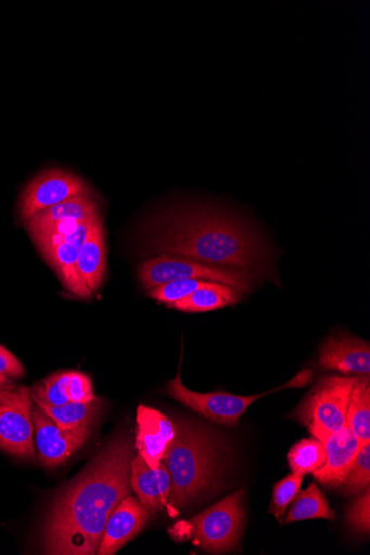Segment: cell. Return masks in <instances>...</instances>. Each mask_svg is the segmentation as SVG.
Returning <instances> with one entry per match:
<instances>
[{
    "label": "cell",
    "instance_id": "1",
    "mask_svg": "<svg viewBox=\"0 0 370 555\" xmlns=\"http://www.w3.org/2000/svg\"><path fill=\"white\" fill-rule=\"evenodd\" d=\"M140 236L150 255L255 275L270 271L268 241L246 220L220 208L194 204L166 209L146 220Z\"/></svg>",
    "mask_w": 370,
    "mask_h": 555
},
{
    "label": "cell",
    "instance_id": "2",
    "mask_svg": "<svg viewBox=\"0 0 370 555\" xmlns=\"http://www.w3.org/2000/svg\"><path fill=\"white\" fill-rule=\"evenodd\" d=\"M136 446L126 436L105 446L55 500L43 528L47 554L94 555L118 504L132 491Z\"/></svg>",
    "mask_w": 370,
    "mask_h": 555
},
{
    "label": "cell",
    "instance_id": "3",
    "mask_svg": "<svg viewBox=\"0 0 370 555\" xmlns=\"http://www.w3.org/2000/svg\"><path fill=\"white\" fill-rule=\"evenodd\" d=\"M171 477L168 508L178 511L196 499L213 482L216 450L203 429L181 424L162 462Z\"/></svg>",
    "mask_w": 370,
    "mask_h": 555
},
{
    "label": "cell",
    "instance_id": "4",
    "mask_svg": "<svg viewBox=\"0 0 370 555\" xmlns=\"http://www.w3.org/2000/svg\"><path fill=\"white\" fill-rule=\"evenodd\" d=\"M358 376H327L317 382L294 411L293 418L326 442L346 427L347 403Z\"/></svg>",
    "mask_w": 370,
    "mask_h": 555
},
{
    "label": "cell",
    "instance_id": "5",
    "mask_svg": "<svg viewBox=\"0 0 370 555\" xmlns=\"http://www.w3.org/2000/svg\"><path fill=\"white\" fill-rule=\"evenodd\" d=\"M138 276L145 289L177 280H199L227 284L248 293L256 282V275L246 271L208 266L166 255L141 263L138 268Z\"/></svg>",
    "mask_w": 370,
    "mask_h": 555
},
{
    "label": "cell",
    "instance_id": "6",
    "mask_svg": "<svg viewBox=\"0 0 370 555\" xmlns=\"http://www.w3.org/2000/svg\"><path fill=\"white\" fill-rule=\"evenodd\" d=\"M312 378L311 371L299 373L289 383L252 396H237L229 392H195L187 388L180 377V374L168 384L167 392L170 397L183 403L184 406L204 416L205 418L222 425H237L242 415L256 400L270 393L285 390L289 388L303 387Z\"/></svg>",
    "mask_w": 370,
    "mask_h": 555
},
{
    "label": "cell",
    "instance_id": "7",
    "mask_svg": "<svg viewBox=\"0 0 370 555\" xmlns=\"http://www.w3.org/2000/svg\"><path fill=\"white\" fill-rule=\"evenodd\" d=\"M244 524L243 491L225 498L190 522L194 542L208 552L231 551L239 542Z\"/></svg>",
    "mask_w": 370,
    "mask_h": 555
},
{
    "label": "cell",
    "instance_id": "8",
    "mask_svg": "<svg viewBox=\"0 0 370 555\" xmlns=\"http://www.w3.org/2000/svg\"><path fill=\"white\" fill-rule=\"evenodd\" d=\"M90 194L89 186L78 176L60 169L47 170L37 176L22 193L20 218L26 222L69 198Z\"/></svg>",
    "mask_w": 370,
    "mask_h": 555
},
{
    "label": "cell",
    "instance_id": "9",
    "mask_svg": "<svg viewBox=\"0 0 370 555\" xmlns=\"http://www.w3.org/2000/svg\"><path fill=\"white\" fill-rule=\"evenodd\" d=\"M31 418L38 459L46 468H56L66 463L91 434V427L61 428L36 403Z\"/></svg>",
    "mask_w": 370,
    "mask_h": 555
},
{
    "label": "cell",
    "instance_id": "10",
    "mask_svg": "<svg viewBox=\"0 0 370 555\" xmlns=\"http://www.w3.org/2000/svg\"><path fill=\"white\" fill-rule=\"evenodd\" d=\"M97 217L82 222L73 234L44 236L34 240L44 259L59 273L65 287L76 296L84 298L90 297L92 292L80 278L77 260L79 248Z\"/></svg>",
    "mask_w": 370,
    "mask_h": 555
},
{
    "label": "cell",
    "instance_id": "11",
    "mask_svg": "<svg viewBox=\"0 0 370 555\" xmlns=\"http://www.w3.org/2000/svg\"><path fill=\"white\" fill-rule=\"evenodd\" d=\"M31 391L22 387L9 405L0 406V449L25 460L36 459Z\"/></svg>",
    "mask_w": 370,
    "mask_h": 555
},
{
    "label": "cell",
    "instance_id": "12",
    "mask_svg": "<svg viewBox=\"0 0 370 555\" xmlns=\"http://www.w3.org/2000/svg\"><path fill=\"white\" fill-rule=\"evenodd\" d=\"M176 435L173 422L162 412L139 406L136 449L152 469L161 467L165 453Z\"/></svg>",
    "mask_w": 370,
    "mask_h": 555
},
{
    "label": "cell",
    "instance_id": "13",
    "mask_svg": "<svg viewBox=\"0 0 370 555\" xmlns=\"http://www.w3.org/2000/svg\"><path fill=\"white\" fill-rule=\"evenodd\" d=\"M149 519L150 514L140 500L127 495L105 525L97 554H116L142 531Z\"/></svg>",
    "mask_w": 370,
    "mask_h": 555
},
{
    "label": "cell",
    "instance_id": "14",
    "mask_svg": "<svg viewBox=\"0 0 370 555\" xmlns=\"http://www.w3.org/2000/svg\"><path fill=\"white\" fill-rule=\"evenodd\" d=\"M319 366L343 375L369 376V343L346 335H334L321 348Z\"/></svg>",
    "mask_w": 370,
    "mask_h": 555
},
{
    "label": "cell",
    "instance_id": "15",
    "mask_svg": "<svg viewBox=\"0 0 370 555\" xmlns=\"http://www.w3.org/2000/svg\"><path fill=\"white\" fill-rule=\"evenodd\" d=\"M130 481L132 490L149 514H156L168 507L171 477L163 463L157 469H152L137 455L131 464Z\"/></svg>",
    "mask_w": 370,
    "mask_h": 555
},
{
    "label": "cell",
    "instance_id": "16",
    "mask_svg": "<svg viewBox=\"0 0 370 555\" xmlns=\"http://www.w3.org/2000/svg\"><path fill=\"white\" fill-rule=\"evenodd\" d=\"M361 444L347 426L332 435L324 442L327 463L314 473L315 479L324 486H342Z\"/></svg>",
    "mask_w": 370,
    "mask_h": 555
},
{
    "label": "cell",
    "instance_id": "17",
    "mask_svg": "<svg viewBox=\"0 0 370 555\" xmlns=\"http://www.w3.org/2000/svg\"><path fill=\"white\" fill-rule=\"evenodd\" d=\"M77 268L88 288L92 293L97 292L104 281L105 272H107V247H105L101 215L93 220L89 233L79 248Z\"/></svg>",
    "mask_w": 370,
    "mask_h": 555
},
{
    "label": "cell",
    "instance_id": "18",
    "mask_svg": "<svg viewBox=\"0 0 370 555\" xmlns=\"http://www.w3.org/2000/svg\"><path fill=\"white\" fill-rule=\"evenodd\" d=\"M97 201L91 195L69 198L63 204L39 212L25 222L31 236L66 220L88 221L99 215Z\"/></svg>",
    "mask_w": 370,
    "mask_h": 555
},
{
    "label": "cell",
    "instance_id": "19",
    "mask_svg": "<svg viewBox=\"0 0 370 555\" xmlns=\"http://www.w3.org/2000/svg\"><path fill=\"white\" fill-rule=\"evenodd\" d=\"M243 298V292L233 286L209 282L170 308L187 313H204L232 307Z\"/></svg>",
    "mask_w": 370,
    "mask_h": 555
},
{
    "label": "cell",
    "instance_id": "20",
    "mask_svg": "<svg viewBox=\"0 0 370 555\" xmlns=\"http://www.w3.org/2000/svg\"><path fill=\"white\" fill-rule=\"evenodd\" d=\"M56 425L64 429L91 427L97 424L103 409V400L94 397L86 402H68L63 406H51L34 401Z\"/></svg>",
    "mask_w": 370,
    "mask_h": 555
},
{
    "label": "cell",
    "instance_id": "21",
    "mask_svg": "<svg viewBox=\"0 0 370 555\" xmlns=\"http://www.w3.org/2000/svg\"><path fill=\"white\" fill-rule=\"evenodd\" d=\"M346 426L360 440L370 442V380L358 376L349 395Z\"/></svg>",
    "mask_w": 370,
    "mask_h": 555
},
{
    "label": "cell",
    "instance_id": "22",
    "mask_svg": "<svg viewBox=\"0 0 370 555\" xmlns=\"http://www.w3.org/2000/svg\"><path fill=\"white\" fill-rule=\"evenodd\" d=\"M309 519L334 520L335 514L330 507L326 496L316 483L296 494L284 524H292Z\"/></svg>",
    "mask_w": 370,
    "mask_h": 555
},
{
    "label": "cell",
    "instance_id": "23",
    "mask_svg": "<svg viewBox=\"0 0 370 555\" xmlns=\"http://www.w3.org/2000/svg\"><path fill=\"white\" fill-rule=\"evenodd\" d=\"M289 463L293 474H314L327 463V449L317 439H303L289 453Z\"/></svg>",
    "mask_w": 370,
    "mask_h": 555
},
{
    "label": "cell",
    "instance_id": "24",
    "mask_svg": "<svg viewBox=\"0 0 370 555\" xmlns=\"http://www.w3.org/2000/svg\"><path fill=\"white\" fill-rule=\"evenodd\" d=\"M73 372H62L51 375L31 391L34 401L51 406H63L71 402L68 386Z\"/></svg>",
    "mask_w": 370,
    "mask_h": 555
},
{
    "label": "cell",
    "instance_id": "25",
    "mask_svg": "<svg viewBox=\"0 0 370 555\" xmlns=\"http://www.w3.org/2000/svg\"><path fill=\"white\" fill-rule=\"evenodd\" d=\"M347 494H358L370 485V442L362 443L343 482Z\"/></svg>",
    "mask_w": 370,
    "mask_h": 555
},
{
    "label": "cell",
    "instance_id": "26",
    "mask_svg": "<svg viewBox=\"0 0 370 555\" xmlns=\"http://www.w3.org/2000/svg\"><path fill=\"white\" fill-rule=\"evenodd\" d=\"M209 282L199 280H177L148 289L146 296L171 307L176 301L181 300Z\"/></svg>",
    "mask_w": 370,
    "mask_h": 555
},
{
    "label": "cell",
    "instance_id": "27",
    "mask_svg": "<svg viewBox=\"0 0 370 555\" xmlns=\"http://www.w3.org/2000/svg\"><path fill=\"white\" fill-rule=\"evenodd\" d=\"M303 480V475L292 474L275 486L270 513L279 520L284 517L290 503L299 492Z\"/></svg>",
    "mask_w": 370,
    "mask_h": 555
},
{
    "label": "cell",
    "instance_id": "28",
    "mask_svg": "<svg viewBox=\"0 0 370 555\" xmlns=\"http://www.w3.org/2000/svg\"><path fill=\"white\" fill-rule=\"evenodd\" d=\"M347 521L349 526L360 534H369L370 530V491L369 488L361 492L360 496L354 501L348 514Z\"/></svg>",
    "mask_w": 370,
    "mask_h": 555
},
{
    "label": "cell",
    "instance_id": "29",
    "mask_svg": "<svg viewBox=\"0 0 370 555\" xmlns=\"http://www.w3.org/2000/svg\"><path fill=\"white\" fill-rule=\"evenodd\" d=\"M68 395L73 402H86L92 400V385L88 376L81 373L73 372L68 386Z\"/></svg>",
    "mask_w": 370,
    "mask_h": 555
},
{
    "label": "cell",
    "instance_id": "30",
    "mask_svg": "<svg viewBox=\"0 0 370 555\" xmlns=\"http://www.w3.org/2000/svg\"><path fill=\"white\" fill-rule=\"evenodd\" d=\"M25 370L20 360L12 352L0 345V376L22 378Z\"/></svg>",
    "mask_w": 370,
    "mask_h": 555
},
{
    "label": "cell",
    "instance_id": "31",
    "mask_svg": "<svg viewBox=\"0 0 370 555\" xmlns=\"http://www.w3.org/2000/svg\"><path fill=\"white\" fill-rule=\"evenodd\" d=\"M17 397V390L0 389V405H9Z\"/></svg>",
    "mask_w": 370,
    "mask_h": 555
},
{
    "label": "cell",
    "instance_id": "32",
    "mask_svg": "<svg viewBox=\"0 0 370 555\" xmlns=\"http://www.w3.org/2000/svg\"><path fill=\"white\" fill-rule=\"evenodd\" d=\"M0 389L4 390H13L15 389V385L12 380V378L0 376Z\"/></svg>",
    "mask_w": 370,
    "mask_h": 555
},
{
    "label": "cell",
    "instance_id": "33",
    "mask_svg": "<svg viewBox=\"0 0 370 555\" xmlns=\"http://www.w3.org/2000/svg\"><path fill=\"white\" fill-rule=\"evenodd\" d=\"M0 406H2V405H0Z\"/></svg>",
    "mask_w": 370,
    "mask_h": 555
}]
</instances>
